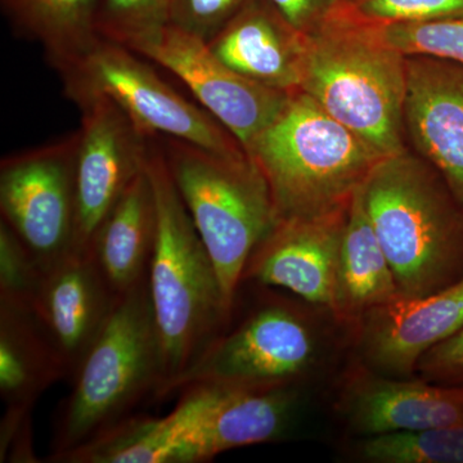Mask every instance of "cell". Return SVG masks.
Returning <instances> with one entry per match:
<instances>
[{"mask_svg":"<svg viewBox=\"0 0 463 463\" xmlns=\"http://www.w3.org/2000/svg\"><path fill=\"white\" fill-rule=\"evenodd\" d=\"M301 33L300 87L381 156L404 147L407 57L328 0Z\"/></svg>","mask_w":463,"mask_h":463,"instance_id":"obj_1","label":"cell"},{"mask_svg":"<svg viewBox=\"0 0 463 463\" xmlns=\"http://www.w3.org/2000/svg\"><path fill=\"white\" fill-rule=\"evenodd\" d=\"M147 172L157 205V239L148 270V291L163 350L167 389L188 373L230 322L214 261L174 184L156 137Z\"/></svg>","mask_w":463,"mask_h":463,"instance_id":"obj_2","label":"cell"},{"mask_svg":"<svg viewBox=\"0 0 463 463\" xmlns=\"http://www.w3.org/2000/svg\"><path fill=\"white\" fill-rule=\"evenodd\" d=\"M54 422L45 462L90 443L160 403L165 386L163 350L148 291V277L118 298L99 339L79 365Z\"/></svg>","mask_w":463,"mask_h":463,"instance_id":"obj_3","label":"cell"},{"mask_svg":"<svg viewBox=\"0 0 463 463\" xmlns=\"http://www.w3.org/2000/svg\"><path fill=\"white\" fill-rule=\"evenodd\" d=\"M365 210L401 298L434 294L463 279V209L425 158H383L364 184Z\"/></svg>","mask_w":463,"mask_h":463,"instance_id":"obj_4","label":"cell"},{"mask_svg":"<svg viewBox=\"0 0 463 463\" xmlns=\"http://www.w3.org/2000/svg\"><path fill=\"white\" fill-rule=\"evenodd\" d=\"M245 152L263 174L279 221L349 205L385 158L301 90Z\"/></svg>","mask_w":463,"mask_h":463,"instance_id":"obj_5","label":"cell"},{"mask_svg":"<svg viewBox=\"0 0 463 463\" xmlns=\"http://www.w3.org/2000/svg\"><path fill=\"white\" fill-rule=\"evenodd\" d=\"M156 138L233 309L250 257L279 222L269 187L246 152L221 154L172 137Z\"/></svg>","mask_w":463,"mask_h":463,"instance_id":"obj_6","label":"cell"},{"mask_svg":"<svg viewBox=\"0 0 463 463\" xmlns=\"http://www.w3.org/2000/svg\"><path fill=\"white\" fill-rule=\"evenodd\" d=\"M318 341L303 309L277 295H261L224 331L164 401L191 385L274 388L298 385L315 367Z\"/></svg>","mask_w":463,"mask_h":463,"instance_id":"obj_7","label":"cell"},{"mask_svg":"<svg viewBox=\"0 0 463 463\" xmlns=\"http://www.w3.org/2000/svg\"><path fill=\"white\" fill-rule=\"evenodd\" d=\"M136 52L100 38L61 74L67 99L106 97L148 138L172 137L221 154H243L241 143L205 109L173 90Z\"/></svg>","mask_w":463,"mask_h":463,"instance_id":"obj_8","label":"cell"},{"mask_svg":"<svg viewBox=\"0 0 463 463\" xmlns=\"http://www.w3.org/2000/svg\"><path fill=\"white\" fill-rule=\"evenodd\" d=\"M78 132L0 163V214L41 269L76 250Z\"/></svg>","mask_w":463,"mask_h":463,"instance_id":"obj_9","label":"cell"},{"mask_svg":"<svg viewBox=\"0 0 463 463\" xmlns=\"http://www.w3.org/2000/svg\"><path fill=\"white\" fill-rule=\"evenodd\" d=\"M298 386L182 389L169 413L181 435L182 463L212 461L227 450L282 439L297 410Z\"/></svg>","mask_w":463,"mask_h":463,"instance_id":"obj_10","label":"cell"},{"mask_svg":"<svg viewBox=\"0 0 463 463\" xmlns=\"http://www.w3.org/2000/svg\"><path fill=\"white\" fill-rule=\"evenodd\" d=\"M129 50L181 79L201 108L223 125L243 149L272 123L291 94L233 71L207 42L170 24Z\"/></svg>","mask_w":463,"mask_h":463,"instance_id":"obj_11","label":"cell"},{"mask_svg":"<svg viewBox=\"0 0 463 463\" xmlns=\"http://www.w3.org/2000/svg\"><path fill=\"white\" fill-rule=\"evenodd\" d=\"M75 103L81 111L76 149V250L88 251L112 207L147 166L152 138L106 97Z\"/></svg>","mask_w":463,"mask_h":463,"instance_id":"obj_12","label":"cell"},{"mask_svg":"<svg viewBox=\"0 0 463 463\" xmlns=\"http://www.w3.org/2000/svg\"><path fill=\"white\" fill-rule=\"evenodd\" d=\"M90 251L70 252L42 270L29 309L71 380L99 339L116 301Z\"/></svg>","mask_w":463,"mask_h":463,"instance_id":"obj_13","label":"cell"},{"mask_svg":"<svg viewBox=\"0 0 463 463\" xmlns=\"http://www.w3.org/2000/svg\"><path fill=\"white\" fill-rule=\"evenodd\" d=\"M349 205L277 222L250 257L241 283L285 288L331 310Z\"/></svg>","mask_w":463,"mask_h":463,"instance_id":"obj_14","label":"cell"},{"mask_svg":"<svg viewBox=\"0 0 463 463\" xmlns=\"http://www.w3.org/2000/svg\"><path fill=\"white\" fill-rule=\"evenodd\" d=\"M405 132L463 209V65L407 57Z\"/></svg>","mask_w":463,"mask_h":463,"instance_id":"obj_15","label":"cell"},{"mask_svg":"<svg viewBox=\"0 0 463 463\" xmlns=\"http://www.w3.org/2000/svg\"><path fill=\"white\" fill-rule=\"evenodd\" d=\"M340 410L367 438L463 426V386L356 370L341 395Z\"/></svg>","mask_w":463,"mask_h":463,"instance_id":"obj_16","label":"cell"},{"mask_svg":"<svg viewBox=\"0 0 463 463\" xmlns=\"http://www.w3.org/2000/svg\"><path fill=\"white\" fill-rule=\"evenodd\" d=\"M463 328V279L416 298H398L359 326L368 368L392 377L414 374L423 353Z\"/></svg>","mask_w":463,"mask_h":463,"instance_id":"obj_17","label":"cell"},{"mask_svg":"<svg viewBox=\"0 0 463 463\" xmlns=\"http://www.w3.org/2000/svg\"><path fill=\"white\" fill-rule=\"evenodd\" d=\"M207 44L225 65L255 83L286 93L300 87L301 33L269 0H246Z\"/></svg>","mask_w":463,"mask_h":463,"instance_id":"obj_18","label":"cell"},{"mask_svg":"<svg viewBox=\"0 0 463 463\" xmlns=\"http://www.w3.org/2000/svg\"><path fill=\"white\" fill-rule=\"evenodd\" d=\"M157 223L156 196L146 166L106 216L88 250L116 298L147 279Z\"/></svg>","mask_w":463,"mask_h":463,"instance_id":"obj_19","label":"cell"},{"mask_svg":"<svg viewBox=\"0 0 463 463\" xmlns=\"http://www.w3.org/2000/svg\"><path fill=\"white\" fill-rule=\"evenodd\" d=\"M399 297L397 281L364 206V185L350 201L341 241L331 313L349 327Z\"/></svg>","mask_w":463,"mask_h":463,"instance_id":"obj_20","label":"cell"},{"mask_svg":"<svg viewBox=\"0 0 463 463\" xmlns=\"http://www.w3.org/2000/svg\"><path fill=\"white\" fill-rule=\"evenodd\" d=\"M66 373L29 307L0 301V397L5 411L33 412Z\"/></svg>","mask_w":463,"mask_h":463,"instance_id":"obj_21","label":"cell"},{"mask_svg":"<svg viewBox=\"0 0 463 463\" xmlns=\"http://www.w3.org/2000/svg\"><path fill=\"white\" fill-rule=\"evenodd\" d=\"M97 5L99 0H2L14 33L38 42L60 75L99 41Z\"/></svg>","mask_w":463,"mask_h":463,"instance_id":"obj_22","label":"cell"},{"mask_svg":"<svg viewBox=\"0 0 463 463\" xmlns=\"http://www.w3.org/2000/svg\"><path fill=\"white\" fill-rule=\"evenodd\" d=\"M181 455L182 440L172 417L143 412L56 463H181Z\"/></svg>","mask_w":463,"mask_h":463,"instance_id":"obj_23","label":"cell"},{"mask_svg":"<svg viewBox=\"0 0 463 463\" xmlns=\"http://www.w3.org/2000/svg\"><path fill=\"white\" fill-rule=\"evenodd\" d=\"M359 455L376 463H463V426L368 437Z\"/></svg>","mask_w":463,"mask_h":463,"instance_id":"obj_24","label":"cell"},{"mask_svg":"<svg viewBox=\"0 0 463 463\" xmlns=\"http://www.w3.org/2000/svg\"><path fill=\"white\" fill-rule=\"evenodd\" d=\"M373 26L381 41L405 57H432L463 65V16Z\"/></svg>","mask_w":463,"mask_h":463,"instance_id":"obj_25","label":"cell"},{"mask_svg":"<svg viewBox=\"0 0 463 463\" xmlns=\"http://www.w3.org/2000/svg\"><path fill=\"white\" fill-rule=\"evenodd\" d=\"M170 0H99L97 33L132 48L169 24Z\"/></svg>","mask_w":463,"mask_h":463,"instance_id":"obj_26","label":"cell"},{"mask_svg":"<svg viewBox=\"0 0 463 463\" xmlns=\"http://www.w3.org/2000/svg\"><path fill=\"white\" fill-rule=\"evenodd\" d=\"M358 20L383 26L463 16V0H336Z\"/></svg>","mask_w":463,"mask_h":463,"instance_id":"obj_27","label":"cell"},{"mask_svg":"<svg viewBox=\"0 0 463 463\" xmlns=\"http://www.w3.org/2000/svg\"><path fill=\"white\" fill-rule=\"evenodd\" d=\"M42 269L24 243L0 221V301L29 307Z\"/></svg>","mask_w":463,"mask_h":463,"instance_id":"obj_28","label":"cell"},{"mask_svg":"<svg viewBox=\"0 0 463 463\" xmlns=\"http://www.w3.org/2000/svg\"><path fill=\"white\" fill-rule=\"evenodd\" d=\"M245 3L246 0H170L169 24L210 42Z\"/></svg>","mask_w":463,"mask_h":463,"instance_id":"obj_29","label":"cell"},{"mask_svg":"<svg viewBox=\"0 0 463 463\" xmlns=\"http://www.w3.org/2000/svg\"><path fill=\"white\" fill-rule=\"evenodd\" d=\"M414 373L429 383L463 386V328L423 353Z\"/></svg>","mask_w":463,"mask_h":463,"instance_id":"obj_30","label":"cell"},{"mask_svg":"<svg viewBox=\"0 0 463 463\" xmlns=\"http://www.w3.org/2000/svg\"><path fill=\"white\" fill-rule=\"evenodd\" d=\"M282 17L298 32H304L315 23L326 5H319L317 0H269Z\"/></svg>","mask_w":463,"mask_h":463,"instance_id":"obj_31","label":"cell"}]
</instances>
